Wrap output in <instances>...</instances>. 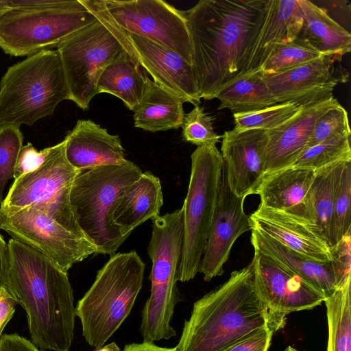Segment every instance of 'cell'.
<instances>
[{
    "mask_svg": "<svg viewBox=\"0 0 351 351\" xmlns=\"http://www.w3.org/2000/svg\"><path fill=\"white\" fill-rule=\"evenodd\" d=\"M123 50L104 69L97 84V95L108 93L134 111L143 96L148 77Z\"/></svg>",
    "mask_w": 351,
    "mask_h": 351,
    "instance_id": "cell-28",
    "label": "cell"
},
{
    "mask_svg": "<svg viewBox=\"0 0 351 351\" xmlns=\"http://www.w3.org/2000/svg\"><path fill=\"white\" fill-rule=\"evenodd\" d=\"M64 140L66 158L77 169L119 165L125 160L119 136L109 134L91 120H78Z\"/></svg>",
    "mask_w": 351,
    "mask_h": 351,
    "instance_id": "cell-22",
    "label": "cell"
},
{
    "mask_svg": "<svg viewBox=\"0 0 351 351\" xmlns=\"http://www.w3.org/2000/svg\"><path fill=\"white\" fill-rule=\"evenodd\" d=\"M214 117L205 112L199 105L184 114L182 136L186 142L199 146H216L221 138L213 128Z\"/></svg>",
    "mask_w": 351,
    "mask_h": 351,
    "instance_id": "cell-36",
    "label": "cell"
},
{
    "mask_svg": "<svg viewBox=\"0 0 351 351\" xmlns=\"http://www.w3.org/2000/svg\"><path fill=\"white\" fill-rule=\"evenodd\" d=\"M70 99L58 51L27 56L10 66L0 80V125H33Z\"/></svg>",
    "mask_w": 351,
    "mask_h": 351,
    "instance_id": "cell-6",
    "label": "cell"
},
{
    "mask_svg": "<svg viewBox=\"0 0 351 351\" xmlns=\"http://www.w3.org/2000/svg\"><path fill=\"white\" fill-rule=\"evenodd\" d=\"M274 333L268 326L262 328L221 351H268Z\"/></svg>",
    "mask_w": 351,
    "mask_h": 351,
    "instance_id": "cell-41",
    "label": "cell"
},
{
    "mask_svg": "<svg viewBox=\"0 0 351 351\" xmlns=\"http://www.w3.org/2000/svg\"><path fill=\"white\" fill-rule=\"evenodd\" d=\"M96 20L80 0H38L0 18V49L12 56L27 57L57 48Z\"/></svg>",
    "mask_w": 351,
    "mask_h": 351,
    "instance_id": "cell-8",
    "label": "cell"
},
{
    "mask_svg": "<svg viewBox=\"0 0 351 351\" xmlns=\"http://www.w3.org/2000/svg\"><path fill=\"white\" fill-rule=\"evenodd\" d=\"M163 194L160 179L151 171L143 172L119 197L113 221L126 239L138 226L160 216Z\"/></svg>",
    "mask_w": 351,
    "mask_h": 351,
    "instance_id": "cell-24",
    "label": "cell"
},
{
    "mask_svg": "<svg viewBox=\"0 0 351 351\" xmlns=\"http://www.w3.org/2000/svg\"><path fill=\"white\" fill-rule=\"evenodd\" d=\"M350 134L348 112L339 103L316 119L306 148L327 140L350 136Z\"/></svg>",
    "mask_w": 351,
    "mask_h": 351,
    "instance_id": "cell-38",
    "label": "cell"
},
{
    "mask_svg": "<svg viewBox=\"0 0 351 351\" xmlns=\"http://www.w3.org/2000/svg\"><path fill=\"white\" fill-rule=\"evenodd\" d=\"M145 265L136 251L115 253L98 270L77 302L75 315L85 341L99 348L130 315L142 289Z\"/></svg>",
    "mask_w": 351,
    "mask_h": 351,
    "instance_id": "cell-4",
    "label": "cell"
},
{
    "mask_svg": "<svg viewBox=\"0 0 351 351\" xmlns=\"http://www.w3.org/2000/svg\"><path fill=\"white\" fill-rule=\"evenodd\" d=\"M7 244L6 290L26 312L32 343L41 351H68L76 315L67 272L26 244Z\"/></svg>",
    "mask_w": 351,
    "mask_h": 351,
    "instance_id": "cell-2",
    "label": "cell"
},
{
    "mask_svg": "<svg viewBox=\"0 0 351 351\" xmlns=\"http://www.w3.org/2000/svg\"><path fill=\"white\" fill-rule=\"evenodd\" d=\"M134 162L98 166L80 170L69 192L70 204L84 237L95 254L113 255L127 239L113 221L121 194L142 174Z\"/></svg>",
    "mask_w": 351,
    "mask_h": 351,
    "instance_id": "cell-5",
    "label": "cell"
},
{
    "mask_svg": "<svg viewBox=\"0 0 351 351\" xmlns=\"http://www.w3.org/2000/svg\"><path fill=\"white\" fill-rule=\"evenodd\" d=\"M351 280L326 298L328 327L327 351H351Z\"/></svg>",
    "mask_w": 351,
    "mask_h": 351,
    "instance_id": "cell-31",
    "label": "cell"
},
{
    "mask_svg": "<svg viewBox=\"0 0 351 351\" xmlns=\"http://www.w3.org/2000/svg\"><path fill=\"white\" fill-rule=\"evenodd\" d=\"M51 147L38 151L31 143L23 145L15 166L13 178L17 180L37 169L45 161Z\"/></svg>",
    "mask_w": 351,
    "mask_h": 351,
    "instance_id": "cell-40",
    "label": "cell"
},
{
    "mask_svg": "<svg viewBox=\"0 0 351 351\" xmlns=\"http://www.w3.org/2000/svg\"><path fill=\"white\" fill-rule=\"evenodd\" d=\"M95 351H121V350L116 343L111 342L106 346L97 348Z\"/></svg>",
    "mask_w": 351,
    "mask_h": 351,
    "instance_id": "cell-47",
    "label": "cell"
},
{
    "mask_svg": "<svg viewBox=\"0 0 351 351\" xmlns=\"http://www.w3.org/2000/svg\"><path fill=\"white\" fill-rule=\"evenodd\" d=\"M251 243L258 252L284 269L296 274L327 298L338 290L331 261H313L256 229H251Z\"/></svg>",
    "mask_w": 351,
    "mask_h": 351,
    "instance_id": "cell-23",
    "label": "cell"
},
{
    "mask_svg": "<svg viewBox=\"0 0 351 351\" xmlns=\"http://www.w3.org/2000/svg\"><path fill=\"white\" fill-rule=\"evenodd\" d=\"M191 175L183 212L184 234L178 281L199 272L221 180L223 159L217 146H199L191 156Z\"/></svg>",
    "mask_w": 351,
    "mask_h": 351,
    "instance_id": "cell-9",
    "label": "cell"
},
{
    "mask_svg": "<svg viewBox=\"0 0 351 351\" xmlns=\"http://www.w3.org/2000/svg\"><path fill=\"white\" fill-rule=\"evenodd\" d=\"M267 0H201L182 10L192 48V67L200 98L215 99L241 70L260 25Z\"/></svg>",
    "mask_w": 351,
    "mask_h": 351,
    "instance_id": "cell-1",
    "label": "cell"
},
{
    "mask_svg": "<svg viewBox=\"0 0 351 351\" xmlns=\"http://www.w3.org/2000/svg\"><path fill=\"white\" fill-rule=\"evenodd\" d=\"M315 171L291 167L266 175L259 185V206L294 213H306L304 199Z\"/></svg>",
    "mask_w": 351,
    "mask_h": 351,
    "instance_id": "cell-26",
    "label": "cell"
},
{
    "mask_svg": "<svg viewBox=\"0 0 351 351\" xmlns=\"http://www.w3.org/2000/svg\"><path fill=\"white\" fill-rule=\"evenodd\" d=\"M303 24L296 40L324 56L339 60L351 50V35L327 11L308 0H298Z\"/></svg>",
    "mask_w": 351,
    "mask_h": 351,
    "instance_id": "cell-25",
    "label": "cell"
},
{
    "mask_svg": "<svg viewBox=\"0 0 351 351\" xmlns=\"http://www.w3.org/2000/svg\"><path fill=\"white\" fill-rule=\"evenodd\" d=\"M302 107L293 103L287 102L276 104L257 111L233 114L234 129L271 130L289 120Z\"/></svg>",
    "mask_w": 351,
    "mask_h": 351,
    "instance_id": "cell-33",
    "label": "cell"
},
{
    "mask_svg": "<svg viewBox=\"0 0 351 351\" xmlns=\"http://www.w3.org/2000/svg\"><path fill=\"white\" fill-rule=\"evenodd\" d=\"M8 269V244L0 233V289L7 288Z\"/></svg>",
    "mask_w": 351,
    "mask_h": 351,
    "instance_id": "cell-44",
    "label": "cell"
},
{
    "mask_svg": "<svg viewBox=\"0 0 351 351\" xmlns=\"http://www.w3.org/2000/svg\"><path fill=\"white\" fill-rule=\"evenodd\" d=\"M96 19L152 40L192 64V48L182 10L162 0H80Z\"/></svg>",
    "mask_w": 351,
    "mask_h": 351,
    "instance_id": "cell-10",
    "label": "cell"
},
{
    "mask_svg": "<svg viewBox=\"0 0 351 351\" xmlns=\"http://www.w3.org/2000/svg\"><path fill=\"white\" fill-rule=\"evenodd\" d=\"M336 60L335 56H322L282 73L262 75L277 104L304 106L333 96L339 82L332 71Z\"/></svg>",
    "mask_w": 351,
    "mask_h": 351,
    "instance_id": "cell-19",
    "label": "cell"
},
{
    "mask_svg": "<svg viewBox=\"0 0 351 351\" xmlns=\"http://www.w3.org/2000/svg\"><path fill=\"white\" fill-rule=\"evenodd\" d=\"M218 110L233 114L260 110L277 104L261 71L240 73L223 84L215 95Z\"/></svg>",
    "mask_w": 351,
    "mask_h": 351,
    "instance_id": "cell-29",
    "label": "cell"
},
{
    "mask_svg": "<svg viewBox=\"0 0 351 351\" xmlns=\"http://www.w3.org/2000/svg\"><path fill=\"white\" fill-rule=\"evenodd\" d=\"M123 351H176L175 348H163L152 342L143 341L125 346Z\"/></svg>",
    "mask_w": 351,
    "mask_h": 351,
    "instance_id": "cell-46",
    "label": "cell"
},
{
    "mask_svg": "<svg viewBox=\"0 0 351 351\" xmlns=\"http://www.w3.org/2000/svg\"><path fill=\"white\" fill-rule=\"evenodd\" d=\"M80 171L67 160L63 140L51 147L46 159L37 169L14 180L1 203L0 210L12 213L47 204L71 186Z\"/></svg>",
    "mask_w": 351,
    "mask_h": 351,
    "instance_id": "cell-16",
    "label": "cell"
},
{
    "mask_svg": "<svg viewBox=\"0 0 351 351\" xmlns=\"http://www.w3.org/2000/svg\"><path fill=\"white\" fill-rule=\"evenodd\" d=\"M302 24L298 0H267L262 21L246 50L238 74L258 71L278 46L297 39Z\"/></svg>",
    "mask_w": 351,
    "mask_h": 351,
    "instance_id": "cell-20",
    "label": "cell"
},
{
    "mask_svg": "<svg viewBox=\"0 0 351 351\" xmlns=\"http://www.w3.org/2000/svg\"><path fill=\"white\" fill-rule=\"evenodd\" d=\"M221 138L220 152L231 191L238 197L256 194L265 176L266 131L232 129Z\"/></svg>",
    "mask_w": 351,
    "mask_h": 351,
    "instance_id": "cell-17",
    "label": "cell"
},
{
    "mask_svg": "<svg viewBox=\"0 0 351 351\" xmlns=\"http://www.w3.org/2000/svg\"><path fill=\"white\" fill-rule=\"evenodd\" d=\"M63 66L70 99L85 110L97 95L104 69L123 50L99 20L75 32L56 48Z\"/></svg>",
    "mask_w": 351,
    "mask_h": 351,
    "instance_id": "cell-11",
    "label": "cell"
},
{
    "mask_svg": "<svg viewBox=\"0 0 351 351\" xmlns=\"http://www.w3.org/2000/svg\"><path fill=\"white\" fill-rule=\"evenodd\" d=\"M251 227L313 261H330L322 228L308 215L259 206L250 216Z\"/></svg>",
    "mask_w": 351,
    "mask_h": 351,
    "instance_id": "cell-18",
    "label": "cell"
},
{
    "mask_svg": "<svg viewBox=\"0 0 351 351\" xmlns=\"http://www.w3.org/2000/svg\"><path fill=\"white\" fill-rule=\"evenodd\" d=\"M324 56L298 40L278 46L261 67L263 74L279 73Z\"/></svg>",
    "mask_w": 351,
    "mask_h": 351,
    "instance_id": "cell-35",
    "label": "cell"
},
{
    "mask_svg": "<svg viewBox=\"0 0 351 351\" xmlns=\"http://www.w3.org/2000/svg\"><path fill=\"white\" fill-rule=\"evenodd\" d=\"M252 262L255 287L266 306L274 332L285 326L288 314L312 309L326 300L300 277L269 257L254 251Z\"/></svg>",
    "mask_w": 351,
    "mask_h": 351,
    "instance_id": "cell-14",
    "label": "cell"
},
{
    "mask_svg": "<svg viewBox=\"0 0 351 351\" xmlns=\"http://www.w3.org/2000/svg\"><path fill=\"white\" fill-rule=\"evenodd\" d=\"M152 221L147 247L152 263L151 289L142 310L140 332L143 341L154 343L176 335L171 321L179 302L177 282L183 244V212L176 209Z\"/></svg>",
    "mask_w": 351,
    "mask_h": 351,
    "instance_id": "cell-7",
    "label": "cell"
},
{
    "mask_svg": "<svg viewBox=\"0 0 351 351\" xmlns=\"http://www.w3.org/2000/svg\"><path fill=\"white\" fill-rule=\"evenodd\" d=\"M284 351H300V350H298L291 346H288Z\"/></svg>",
    "mask_w": 351,
    "mask_h": 351,
    "instance_id": "cell-48",
    "label": "cell"
},
{
    "mask_svg": "<svg viewBox=\"0 0 351 351\" xmlns=\"http://www.w3.org/2000/svg\"><path fill=\"white\" fill-rule=\"evenodd\" d=\"M0 230L40 252L66 272L96 252L88 239L66 230L34 206L12 213L0 210Z\"/></svg>",
    "mask_w": 351,
    "mask_h": 351,
    "instance_id": "cell-12",
    "label": "cell"
},
{
    "mask_svg": "<svg viewBox=\"0 0 351 351\" xmlns=\"http://www.w3.org/2000/svg\"><path fill=\"white\" fill-rule=\"evenodd\" d=\"M0 351H41L29 340L18 334L0 337Z\"/></svg>",
    "mask_w": 351,
    "mask_h": 351,
    "instance_id": "cell-42",
    "label": "cell"
},
{
    "mask_svg": "<svg viewBox=\"0 0 351 351\" xmlns=\"http://www.w3.org/2000/svg\"><path fill=\"white\" fill-rule=\"evenodd\" d=\"M340 162L315 171L305 199L308 216L322 228L329 246L333 237V209Z\"/></svg>",
    "mask_w": 351,
    "mask_h": 351,
    "instance_id": "cell-30",
    "label": "cell"
},
{
    "mask_svg": "<svg viewBox=\"0 0 351 351\" xmlns=\"http://www.w3.org/2000/svg\"><path fill=\"white\" fill-rule=\"evenodd\" d=\"M337 104L339 101L332 96L304 106L284 124L266 131L265 176L292 167L306 149L316 119Z\"/></svg>",
    "mask_w": 351,
    "mask_h": 351,
    "instance_id": "cell-21",
    "label": "cell"
},
{
    "mask_svg": "<svg viewBox=\"0 0 351 351\" xmlns=\"http://www.w3.org/2000/svg\"><path fill=\"white\" fill-rule=\"evenodd\" d=\"M351 161L341 162L338 177L333 209L334 245L351 230ZM330 246V247H331Z\"/></svg>",
    "mask_w": 351,
    "mask_h": 351,
    "instance_id": "cell-34",
    "label": "cell"
},
{
    "mask_svg": "<svg viewBox=\"0 0 351 351\" xmlns=\"http://www.w3.org/2000/svg\"><path fill=\"white\" fill-rule=\"evenodd\" d=\"M153 82L194 106L201 102L192 64L177 53L144 37L99 19Z\"/></svg>",
    "mask_w": 351,
    "mask_h": 351,
    "instance_id": "cell-13",
    "label": "cell"
},
{
    "mask_svg": "<svg viewBox=\"0 0 351 351\" xmlns=\"http://www.w3.org/2000/svg\"><path fill=\"white\" fill-rule=\"evenodd\" d=\"M266 326L270 328L268 313L256 291L251 261L194 302L175 349L221 351Z\"/></svg>",
    "mask_w": 351,
    "mask_h": 351,
    "instance_id": "cell-3",
    "label": "cell"
},
{
    "mask_svg": "<svg viewBox=\"0 0 351 351\" xmlns=\"http://www.w3.org/2000/svg\"><path fill=\"white\" fill-rule=\"evenodd\" d=\"M351 230L341 239L330 247L331 262L335 269L338 289L351 280Z\"/></svg>",
    "mask_w": 351,
    "mask_h": 351,
    "instance_id": "cell-39",
    "label": "cell"
},
{
    "mask_svg": "<svg viewBox=\"0 0 351 351\" xmlns=\"http://www.w3.org/2000/svg\"><path fill=\"white\" fill-rule=\"evenodd\" d=\"M245 199L231 191L223 165L217 202L199 270L206 282L223 274L234 242L252 229L244 210Z\"/></svg>",
    "mask_w": 351,
    "mask_h": 351,
    "instance_id": "cell-15",
    "label": "cell"
},
{
    "mask_svg": "<svg viewBox=\"0 0 351 351\" xmlns=\"http://www.w3.org/2000/svg\"><path fill=\"white\" fill-rule=\"evenodd\" d=\"M23 146L20 126L0 125V203L9 180L13 178L15 166Z\"/></svg>",
    "mask_w": 351,
    "mask_h": 351,
    "instance_id": "cell-37",
    "label": "cell"
},
{
    "mask_svg": "<svg viewBox=\"0 0 351 351\" xmlns=\"http://www.w3.org/2000/svg\"><path fill=\"white\" fill-rule=\"evenodd\" d=\"M184 101L147 77L142 99L134 110V127L152 132L182 126Z\"/></svg>",
    "mask_w": 351,
    "mask_h": 351,
    "instance_id": "cell-27",
    "label": "cell"
},
{
    "mask_svg": "<svg viewBox=\"0 0 351 351\" xmlns=\"http://www.w3.org/2000/svg\"><path fill=\"white\" fill-rule=\"evenodd\" d=\"M38 0H0V18L10 11L36 4Z\"/></svg>",
    "mask_w": 351,
    "mask_h": 351,
    "instance_id": "cell-45",
    "label": "cell"
},
{
    "mask_svg": "<svg viewBox=\"0 0 351 351\" xmlns=\"http://www.w3.org/2000/svg\"><path fill=\"white\" fill-rule=\"evenodd\" d=\"M16 300L4 288L0 289V337L8 322L11 319L17 304Z\"/></svg>",
    "mask_w": 351,
    "mask_h": 351,
    "instance_id": "cell-43",
    "label": "cell"
},
{
    "mask_svg": "<svg viewBox=\"0 0 351 351\" xmlns=\"http://www.w3.org/2000/svg\"><path fill=\"white\" fill-rule=\"evenodd\" d=\"M344 161H351L350 136L327 140L306 148L292 167L317 171Z\"/></svg>",
    "mask_w": 351,
    "mask_h": 351,
    "instance_id": "cell-32",
    "label": "cell"
}]
</instances>
